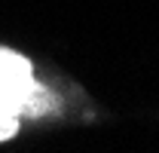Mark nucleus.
<instances>
[{
    "instance_id": "obj_1",
    "label": "nucleus",
    "mask_w": 159,
    "mask_h": 153,
    "mask_svg": "<svg viewBox=\"0 0 159 153\" xmlns=\"http://www.w3.org/2000/svg\"><path fill=\"white\" fill-rule=\"evenodd\" d=\"M52 107V92L34 80L31 61L0 46V141L19 132L21 116H43Z\"/></svg>"
}]
</instances>
